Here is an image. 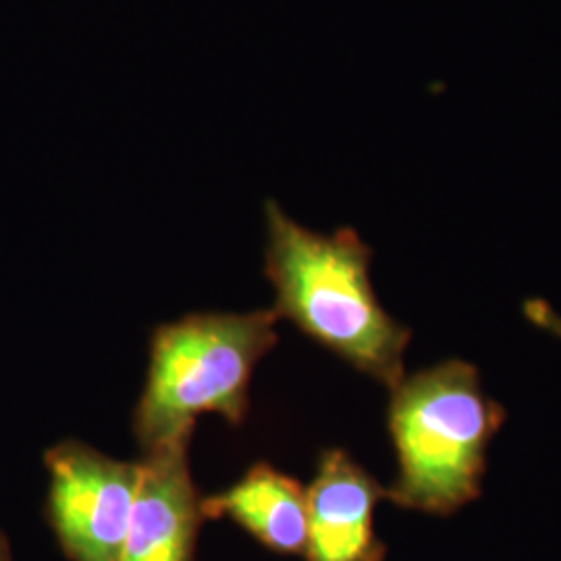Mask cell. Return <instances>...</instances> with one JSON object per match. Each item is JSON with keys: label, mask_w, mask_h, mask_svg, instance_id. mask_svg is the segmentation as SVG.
<instances>
[{"label": "cell", "mask_w": 561, "mask_h": 561, "mask_svg": "<svg viewBox=\"0 0 561 561\" xmlns=\"http://www.w3.org/2000/svg\"><path fill=\"white\" fill-rule=\"evenodd\" d=\"M264 275L275 291L273 312L370 379L393 389L405 377L410 329L396 321L370 280L373 250L341 227L321 233L264 204Z\"/></svg>", "instance_id": "1"}, {"label": "cell", "mask_w": 561, "mask_h": 561, "mask_svg": "<svg viewBox=\"0 0 561 561\" xmlns=\"http://www.w3.org/2000/svg\"><path fill=\"white\" fill-rule=\"evenodd\" d=\"M503 421L502 405L482 391L468 362L445 360L403 377L387 410L398 458L387 500L437 516L479 500L486 449Z\"/></svg>", "instance_id": "2"}, {"label": "cell", "mask_w": 561, "mask_h": 561, "mask_svg": "<svg viewBox=\"0 0 561 561\" xmlns=\"http://www.w3.org/2000/svg\"><path fill=\"white\" fill-rule=\"evenodd\" d=\"M279 317L204 312L161 324L150 341V366L134 412L141 451L192 437L201 414L240 426L250 408L256 364L275 343Z\"/></svg>", "instance_id": "3"}, {"label": "cell", "mask_w": 561, "mask_h": 561, "mask_svg": "<svg viewBox=\"0 0 561 561\" xmlns=\"http://www.w3.org/2000/svg\"><path fill=\"white\" fill-rule=\"evenodd\" d=\"M46 520L71 561H119L140 486V461L69 439L44 454Z\"/></svg>", "instance_id": "4"}, {"label": "cell", "mask_w": 561, "mask_h": 561, "mask_svg": "<svg viewBox=\"0 0 561 561\" xmlns=\"http://www.w3.org/2000/svg\"><path fill=\"white\" fill-rule=\"evenodd\" d=\"M181 437L144 451L140 486L119 561H196L204 512Z\"/></svg>", "instance_id": "5"}, {"label": "cell", "mask_w": 561, "mask_h": 561, "mask_svg": "<svg viewBox=\"0 0 561 561\" xmlns=\"http://www.w3.org/2000/svg\"><path fill=\"white\" fill-rule=\"evenodd\" d=\"M306 495V561H385L375 512L387 500V489L347 451H322Z\"/></svg>", "instance_id": "6"}, {"label": "cell", "mask_w": 561, "mask_h": 561, "mask_svg": "<svg viewBox=\"0 0 561 561\" xmlns=\"http://www.w3.org/2000/svg\"><path fill=\"white\" fill-rule=\"evenodd\" d=\"M208 520H231L252 539L279 556H304L308 541V495L300 481L254 463L240 481L217 495L202 497Z\"/></svg>", "instance_id": "7"}, {"label": "cell", "mask_w": 561, "mask_h": 561, "mask_svg": "<svg viewBox=\"0 0 561 561\" xmlns=\"http://www.w3.org/2000/svg\"><path fill=\"white\" fill-rule=\"evenodd\" d=\"M526 319L537 324L542 331L561 340V317L545 300H528L524 304Z\"/></svg>", "instance_id": "8"}, {"label": "cell", "mask_w": 561, "mask_h": 561, "mask_svg": "<svg viewBox=\"0 0 561 561\" xmlns=\"http://www.w3.org/2000/svg\"><path fill=\"white\" fill-rule=\"evenodd\" d=\"M0 561H13L11 560V547H9V541L2 530H0Z\"/></svg>", "instance_id": "9"}]
</instances>
